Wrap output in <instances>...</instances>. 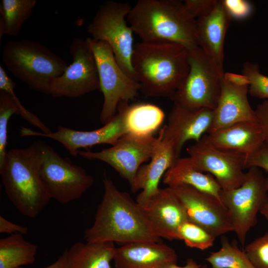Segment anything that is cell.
Masks as SVG:
<instances>
[{
	"instance_id": "6da1fadb",
	"label": "cell",
	"mask_w": 268,
	"mask_h": 268,
	"mask_svg": "<svg viewBox=\"0 0 268 268\" xmlns=\"http://www.w3.org/2000/svg\"><path fill=\"white\" fill-rule=\"evenodd\" d=\"M104 194L93 224L84 232L87 242L123 244L159 242L143 209L127 193L119 191L104 173Z\"/></svg>"
},
{
	"instance_id": "7a4b0ae2",
	"label": "cell",
	"mask_w": 268,
	"mask_h": 268,
	"mask_svg": "<svg viewBox=\"0 0 268 268\" xmlns=\"http://www.w3.org/2000/svg\"><path fill=\"white\" fill-rule=\"evenodd\" d=\"M127 20L141 41L172 43L188 51L199 47L197 20L179 0H139Z\"/></svg>"
},
{
	"instance_id": "3957f363",
	"label": "cell",
	"mask_w": 268,
	"mask_h": 268,
	"mask_svg": "<svg viewBox=\"0 0 268 268\" xmlns=\"http://www.w3.org/2000/svg\"><path fill=\"white\" fill-rule=\"evenodd\" d=\"M188 56V50L176 43H136L132 61L140 91L170 98L189 72Z\"/></svg>"
},
{
	"instance_id": "277c9868",
	"label": "cell",
	"mask_w": 268,
	"mask_h": 268,
	"mask_svg": "<svg viewBox=\"0 0 268 268\" xmlns=\"http://www.w3.org/2000/svg\"><path fill=\"white\" fill-rule=\"evenodd\" d=\"M39 140L7 151L0 174L8 199L23 215L35 218L51 199L40 173Z\"/></svg>"
},
{
	"instance_id": "5b68a950",
	"label": "cell",
	"mask_w": 268,
	"mask_h": 268,
	"mask_svg": "<svg viewBox=\"0 0 268 268\" xmlns=\"http://www.w3.org/2000/svg\"><path fill=\"white\" fill-rule=\"evenodd\" d=\"M2 60L8 70L31 89L50 95L53 81L68 66L48 48L29 39L6 42Z\"/></svg>"
},
{
	"instance_id": "8992f818",
	"label": "cell",
	"mask_w": 268,
	"mask_h": 268,
	"mask_svg": "<svg viewBox=\"0 0 268 268\" xmlns=\"http://www.w3.org/2000/svg\"><path fill=\"white\" fill-rule=\"evenodd\" d=\"M189 71L170 98L189 110L214 109L220 94L223 70L200 47L189 51Z\"/></svg>"
},
{
	"instance_id": "52a82bcc",
	"label": "cell",
	"mask_w": 268,
	"mask_h": 268,
	"mask_svg": "<svg viewBox=\"0 0 268 268\" xmlns=\"http://www.w3.org/2000/svg\"><path fill=\"white\" fill-rule=\"evenodd\" d=\"M132 7L126 2H105L87 25V30L91 38L107 43L124 71L138 81L132 61L134 32L125 19Z\"/></svg>"
},
{
	"instance_id": "ba28073f",
	"label": "cell",
	"mask_w": 268,
	"mask_h": 268,
	"mask_svg": "<svg viewBox=\"0 0 268 268\" xmlns=\"http://www.w3.org/2000/svg\"><path fill=\"white\" fill-rule=\"evenodd\" d=\"M220 199L227 209L240 243L245 245L248 233L257 223V214L268 200V180L262 169L248 168L239 187L222 190Z\"/></svg>"
},
{
	"instance_id": "9c48e42d",
	"label": "cell",
	"mask_w": 268,
	"mask_h": 268,
	"mask_svg": "<svg viewBox=\"0 0 268 268\" xmlns=\"http://www.w3.org/2000/svg\"><path fill=\"white\" fill-rule=\"evenodd\" d=\"M39 141L40 175L51 199L67 204L80 198L93 185V177L50 145Z\"/></svg>"
},
{
	"instance_id": "30bf717a",
	"label": "cell",
	"mask_w": 268,
	"mask_h": 268,
	"mask_svg": "<svg viewBox=\"0 0 268 268\" xmlns=\"http://www.w3.org/2000/svg\"><path fill=\"white\" fill-rule=\"evenodd\" d=\"M95 58L100 90L104 101L100 114L103 124L116 115L119 104L134 99L140 90L139 83L129 76L117 63L110 46L106 42L86 39Z\"/></svg>"
},
{
	"instance_id": "8fae6325",
	"label": "cell",
	"mask_w": 268,
	"mask_h": 268,
	"mask_svg": "<svg viewBox=\"0 0 268 268\" xmlns=\"http://www.w3.org/2000/svg\"><path fill=\"white\" fill-rule=\"evenodd\" d=\"M160 137L139 136L126 134L110 147L99 151H78V154L87 159H96L111 166L133 186L138 169L142 164L151 159L159 143Z\"/></svg>"
},
{
	"instance_id": "7c38bea8",
	"label": "cell",
	"mask_w": 268,
	"mask_h": 268,
	"mask_svg": "<svg viewBox=\"0 0 268 268\" xmlns=\"http://www.w3.org/2000/svg\"><path fill=\"white\" fill-rule=\"evenodd\" d=\"M69 53L72 63L53 81L50 95L54 97L78 98L99 90L96 62L87 40L73 39L69 45Z\"/></svg>"
},
{
	"instance_id": "4fadbf2b",
	"label": "cell",
	"mask_w": 268,
	"mask_h": 268,
	"mask_svg": "<svg viewBox=\"0 0 268 268\" xmlns=\"http://www.w3.org/2000/svg\"><path fill=\"white\" fill-rule=\"evenodd\" d=\"M187 151L196 168L213 176L222 190L236 189L243 183L245 156L215 147L206 134L189 146Z\"/></svg>"
},
{
	"instance_id": "5bb4252c",
	"label": "cell",
	"mask_w": 268,
	"mask_h": 268,
	"mask_svg": "<svg viewBox=\"0 0 268 268\" xmlns=\"http://www.w3.org/2000/svg\"><path fill=\"white\" fill-rule=\"evenodd\" d=\"M126 134H127V130L122 102L119 104L117 112L110 122L93 131H81L59 126L57 131L44 134L25 127H21L20 129L21 136H43L59 142L73 156L78 155V151L81 148L101 144L112 146Z\"/></svg>"
},
{
	"instance_id": "9a60e30c",
	"label": "cell",
	"mask_w": 268,
	"mask_h": 268,
	"mask_svg": "<svg viewBox=\"0 0 268 268\" xmlns=\"http://www.w3.org/2000/svg\"><path fill=\"white\" fill-rule=\"evenodd\" d=\"M170 188L183 204L189 220L215 238L233 231L227 209L217 198L186 185Z\"/></svg>"
},
{
	"instance_id": "2e32d148",
	"label": "cell",
	"mask_w": 268,
	"mask_h": 268,
	"mask_svg": "<svg viewBox=\"0 0 268 268\" xmlns=\"http://www.w3.org/2000/svg\"><path fill=\"white\" fill-rule=\"evenodd\" d=\"M214 109L189 110L177 105L169 114L168 123L161 130L162 135L174 144L177 155L189 140H200L209 132L212 125Z\"/></svg>"
},
{
	"instance_id": "e0dca14e",
	"label": "cell",
	"mask_w": 268,
	"mask_h": 268,
	"mask_svg": "<svg viewBox=\"0 0 268 268\" xmlns=\"http://www.w3.org/2000/svg\"><path fill=\"white\" fill-rule=\"evenodd\" d=\"M140 206L160 238L179 240L178 229L189 218L183 204L171 188L160 189Z\"/></svg>"
},
{
	"instance_id": "ac0fdd59",
	"label": "cell",
	"mask_w": 268,
	"mask_h": 268,
	"mask_svg": "<svg viewBox=\"0 0 268 268\" xmlns=\"http://www.w3.org/2000/svg\"><path fill=\"white\" fill-rule=\"evenodd\" d=\"M178 255L167 245L159 242H137L116 248L115 268H165L177 263Z\"/></svg>"
},
{
	"instance_id": "d6986e66",
	"label": "cell",
	"mask_w": 268,
	"mask_h": 268,
	"mask_svg": "<svg viewBox=\"0 0 268 268\" xmlns=\"http://www.w3.org/2000/svg\"><path fill=\"white\" fill-rule=\"evenodd\" d=\"M160 140L149 163L141 165L136 173L133 186V192L141 190L136 201L142 205L159 191L160 179L179 158L173 141L163 136L159 132Z\"/></svg>"
},
{
	"instance_id": "ffe728a7",
	"label": "cell",
	"mask_w": 268,
	"mask_h": 268,
	"mask_svg": "<svg viewBox=\"0 0 268 268\" xmlns=\"http://www.w3.org/2000/svg\"><path fill=\"white\" fill-rule=\"evenodd\" d=\"M248 90L249 86H237L223 80L212 125L208 134L238 123L257 122L255 110L248 99Z\"/></svg>"
},
{
	"instance_id": "44dd1931",
	"label": "cell",
	"mask_w": 268,
	"mask_h": 268,
	"mask_svg": "<svg viewBox=\"0 0 268 268\" xmlns=\"http://www.w3.org/2000/svg\"><path fill=\"white\" fill-rule=\"evenodd\" d=\"M231 17L223 0L208 15L197 19L199 46L223 70L224 43Z\"/></svg>"
},
{
	"instance_id": "7402d4cb",
	"label": "cell",
	"mask_w": 268,
	"mask_h": 268,
	"mask_svg": "<svg viewBox=\"0 0 268 268\" xmlns=\"http://www.w3.org/2000/svg\"><path fill=\"white\" fill-rule=\"evenodd\" d=\"M207 138L215 147L245 156L251 155L265 143L258 122H243L208 134Z\"/></svg>"
},
{
	"instance_id": "603a6c76",
	"label": "cell",
	"mask_w": 268,
	"mask_h": 268,
	"mask_svg": "<svg viewBox=\"0 0 268 268\" xmlns=\"http://www.w3.org/2000/svg\"><path fill=\"white\" fill-rule=\"evenodd\" d=\"M163 182L169 187L180 185L190 186L221 201L222 189L216 180L211 174L197 169L189 156L179 157L164 174Z\"/></svg>"
},
{
	"instance_id": "cb8c5ba5",
	"label": "cell",
	"mask_w": 268,
	"mask_h": 268,
	"mask_svg": "<svg viewBox=\"0 0 268 268\" xmlns=\"http://www.w3.org/2000/svg\"><path fill=\"white\" fill-rule=\"evenodd\" d=\"M114 243H75L66 250L67 268H112L116 249Z\"/></svg>"
},
{
	"instance_id": "d4e9b609",
	"label": "cell",
	"mask_w": 268,
	"mask_h": 268,
	"mask_svg": "<svg viewBox=\"0 0 268 268\" xmlns=\"http://www.w3.org/2000/svg\"><path fill=\"white\" fill-rule=\"evenodd\" d=\"M127 134L139 136H153L162 125L165 114L159 107L149 103L129 104L122 102Z\"/></svg>"
},
{
	"instance_id": "484cf974",
	"label": "cell",
	"mask_w": 268,
	"mask_h": 268,
	"mask_svg": "<svg viewBox=\"0 0 268 268\" xmlns=\"http://www.w3.org/2000/svg\"><path fill=\"white\" fill-rule=\"evenodd\" d=\"M19 115L35 127L40 123V119L27 110L16 96L14 89L0 90V166L5 160L7 151V126L13 115Z\"/></svg>"
},
{
	"instance_id": "4316f807",
	"label": "cell",
	"mask_w": 268,
	"mask_h": 268,
	"mask_svg": "<svg viewBox=\"0 0 268 268\" xmlns=\"http://www.w3.org/2000/svg\"><path fill=\"white\" fill-rule=\"evenodd\" d=\"M36 245L16 233L0 239V268H17L33 264L37 252Z\"/></svg>"
},
{
	"instance_id": "83f0119b",
	"label": "cell",
	"mask_w": 268,
	"mask_h": 268,
	"mask_svg": "<svg viewBox=\"0 0 268 268\" xmlns=\"http://www.w3.org/2000/svg\"><path fill=\"white\" fill-rule=\"evenodd\" d=\"M35 0H1L0 3V39L4 35H19L23 23L31 15Z\"/></svg>"
},
{
	"instance_id": "f1b7e54d",
	"label": "cell",
	"mask_w": 268,
	"mask_h": 268,
	"mask_svg": "<svg viewBox=\"0 0 268 268\" xmlns=\"http://www.w3.org/2000/svg\"><path fill=\"white\" fill-rule=\"evenodd\" d=\"M205 260L211 268H256L244 251L223 236L218 251L210 253Z\"/></svg>"
},
{
	"instance_id": "f546056e",
	"label": "cell",
	"mask_w": 268,
	"mask_h": 268,
	"mask_svg": "<svg viewBox=\"0 0 268 268\" xmlns=\"http://www.w3.org/2000/svg\"><path fill=\"white\" fill-rule=\"evenodd\" d=\"M178 239L190 247L204 250L212 246L215 237L203 227L188 220L183 222L178 231Z\"/></svg>"
},
{
	"instance_id": "4dcf8cb0",
	"label": "cell",
	"mask_w": 268,
	"mask_h": 268,
	"mask_svg": "<svg viewBox=\"0 0 268 268\" xmlns=\"http://www.w3.org/2000/svg\"><path fill=\"white\" fill-rule=\"evenodd\" d=\"M242 72L250 81L249 94L256 98L268 100V76L260 72L259 64L245 62Z\"/></svg>"
},
{
	"instance_id": "1f68e13d",
	"label": "cell",
	"mask_w": 268,
	"mask_h": 268,
	"mask_svg": "<svg viewBox=\"0 0 268 268\" xmlns=\"http://www.w3.org/2000/svg\"><path fill=\"white\" fill-rule=\"evenodd\" d=\"M244 252L256 268H268V232L247 244Z\"/></svg>"
},
{
	"instance_id": "d6a6232c",
	"label": "cell",
	"mask_w": 268,
	"mask_h": 268,
	"mask_svg": "<svg viewBox=\"0 0 268 268\" xmlns=\"http://www.w3.org/2000/svg\"><path fill=\"white\" fill-rule=\"evenodd\" d=\"M217 1V0H185L183 3L190 14L197 19L209 14Z\"/></svg>"
},
{
	"instance_id": "836d02e7",
	"label": "cell",
	"mask_w": 268,
	"mask_h": 268,
	"mask_svg": "<svg viewBox=\"0 0 268 268\" xmlns=\"http://www.w3.org/2000/svg\"><path fill=\"white\" fill-rule=\"evenodd\" d=\"M225 7L231 18L241 19L248 17L253 8L251 3L245 0H224Z\"/></svg>"
},
{
	"instance_id": "e575fe53",
	"label": "cell",
	"mask_w": 268,
	"mask_h": 268,
	"mask_svg": "<svg viewBox=\"0 0 268 268\" xmlns=\"http://www.w3.org/2000/svg\"><path fill=\"white\" fill-rule=\"evenodd\" d=\"M255 167L268 173V148L264 143L255 153L245 157V168Z\"/></svg>"
},
{
	"instance_id": "d590c367",
	"label": "cell",
	"mask_w": 268,
	"mask_h": 268,
	"mask_svg": "<svg viewBox=\"0 0 268 268\" xmlns=\"http://www.w3.org/2000/svg\"><path fill=\"white\" fill-rule=\"evenodd\" d=\"M255 111L257 122L263 132L265 144L268 148V100L259 104Z\"/></svg>"
},
{
	"instance_id": "8d00e7d4",
	"label": "cell",
	"mask_w": 268,
	"mask_h": 268,
	"mask_svg": "<svg viewBox=\"0 0 268 268\" xmlns=\"http://www.w3.org/2000/svg\"><path fill=\"white\" fill-rule=\"evenodd\" d=\"M28 229L27 227L13 223L0 216V233L10 234L19 233L22 235L27 234Z\"/></svg>"
},
{
	"instance_id": "74e56055",
	"label": "cell",
	"mask_w": 268,
	"mask_h": 268,
	"mask_svg": "<svg viewBox=\"0 0 268 268\" xmlns=\"http://www.w3.org/2000/svg\"><path fill=\"white\" fill-rule=\"evenodd\" d=\"M223 79L232 84L240 86H249L250 83L249 78L242 73L226 72L224 73Z\"/></svg>"
},
{
	"instance_id": "f35d334b",
	"label": "cell",
	"mask_w": 268,
	"mask_h": 268,
	"mask_svg": "<svg viewBox=\"0 0 268 268\" xmlns=\"http://www.w3.org/2000/svg\"><path fill=\"white\" fill-rule=\"evenodd\" d=\"M17 268H26L22 267ZM43 268H67V252L66 250L58 259L52 264Z\"/></svg>"
},
{
	"instance_id": "ab89813d",
	"label": "cell",
	"mask_w": 268,
	"mask_h": 268,
	"mask_svg": "<svg viewBox=\"0 0 268 268\" xmlns=\"http://www.w3.org/2000/svg\"><path fill=\"white\" fill-rule=\"evenodd\" d=\"M165 268H202L193 259L189 258L187 260L186 264L184 266H179L176 264L169 265Z\"/></svg>"
},
{
	"instance_id": "60d3db41",
	"label": "cell",
	"mask_w": 268,
	"mask_h": 268,
	"mask_svg": "<svg viewBox=\"0 0 268 268\" xmlns=\"http://www.w3.org/2000/svg\"><path fill=\"white\" fill-rule=\"evenodd\" d=\"M260 213L268 220V200L260 211Z\"/></svg>"
},
{
	"instance_id": "b9f144b4",
	"label": "cell",
	"mask_w": 268,
	"mask_h": 268,
	"mask_svg": "<svg viewBox=\"0 0 268 268\" xmlns=\"http://www.w3.org/2000/svg\"></svg>"
}]
</instances>
